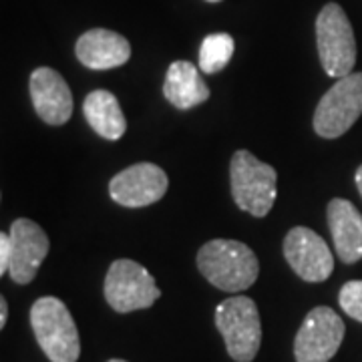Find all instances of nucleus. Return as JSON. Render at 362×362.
Listing matches in <instances>:
<instances>
[{
	"instance_id": "1",
	"label": "nucleus",
	"mask_w": 362,
	"mask_h": 362,
	"mask_svg": "<svg viewBox=\"0 0 362 362\" xmlns=\"http://www.w3.org/2000/svg\"><path fill=\"white\" fill-rule=\"evenodd\" d=\"M197 268L223 292H244L258 280L259 262L250 246L238 240H209L197 252Z\"/></svg>"
},
{
	"instance_id": "2",
	"label": "nucleus",
	"mask_w": 362,
	"mask_h": 362,
	"mask_svg": "<svg viewBox=\"0 0 362 362\" xmlns=\"http://www.w3.org/2000/svg\"><path fill=\"white\" fill-rule=\"evenodd\" d=\"M30 326L40 350L51 362H77L81 356L77 324L63 300L39 298L30 308Z\"/></svg>"
},
{
	"instance_id": "3",
	"label": "nucleus",
	"mask_w": 362,
	"mask_h": 362,
	"mask_svg": "<svg viewBox=\"0 0 362 362\" xmlns=\"http://www.w3.org/2000/svg\"><path fill=\"white\" fill-rule=\"evenodd\" d=\"M235 206L254 218H266L278 195V171L246 149L235 151L230 163Z\"/></svg>"
},
{
	"instance_id": "4",
	"label": "nucleus",
	"mask_w": 362,
	"mask_h": 362,
	"mask_svg": "<svg viewBox=\"0 0 362 362\" xmlns=\"http://www.w3.org/2000/svg\"><path fill=\"white\" fill-rule=\"evenodd\" d=\"M216 326L228 354L235 362H252L262 344V322L256 302L247 296L226 298L216 308Z\"/></svg>"
},
{
	"instance_id": "5",
	"label": "nucleus",
	"mask_w": 362,
	"mask_h": 362,
	"mask_svg": "<svg viewBox=\"0 0 362 362\" xmlns=\"http://www.w3.org/2000/svg\"><path fill=\"white\" fill-rule=\"evenodd\" d=\"M316 45L328 77L342 78L356 63V40L349 16L337 2H328L316 18Z\"/></svg>"
},
{
	"instance_id": "6",
	"label": "nucleus",
	"mask_w": 362,
	"mask_h": 362,
	"mask_svg": "<svg viewBox=\"0 0 362 362\" xmlns=\"http://www.w3.org/2000/svg\"><path fill=\"white\" fill-rule=\"evenodd\" d=\"M107 304L119 314L151 308L161 298L156 278L145 270V266L133 259H115L105 276L103 284Z\"/></svg>"
},
{
	"instance_id": "7",
	"label": "nucleus",
	"mask_w": 362,
	"mask_h": 362,
	"mask_svg": "<svg viewBox=\"0 0 362 362\" xmlns=\"http://www.w3.org/2000/svg\"><path fill=\"white\" fill-rule=\"evenodd\" d=\"M362 115V73L338 78L316 105L312 125L324 139H338Z\"/></svg>"
},
{
	"instance_id": "8",
	"label": "nucleus",
	"mask_w": 362,
	"mask_h": 362,
	"mask_svg": "<svg viewBox=\"0 0 362 362\" xmlns=\"http://www.w3.org/2000/svg\"><path fill=\"white\" fill-rule=\"evenodd\" d=\"M344 322L328 306L312 308L294 338L296 362H330L344 340Z\"/></svg>"
},
{
	"instance_id": "9",
	"label": "nucleus",
	"mask_w": 362,
	"mask_h": 362,
	"mask_svg": "<svg viewBox=\"0 0 362 362\" xmlns=\"http://www.w3.org/2000/svg\"><path fill=\"white\" fill-rule=\"evenodd\" d=\"M284 258L304 282H326L334 272V258L318 233L298 226L286 233Z\"/></svg>"
},
{
	"instance_id": "10",
	"label": "nucleus",
	"mask_w": 362,
	"mask_h": 362,
	"mask_svg": "<svg viewBox=\"0 0 362 362\" xmlns=\"http://www.w3.org/2000/svg\"><path fill=\"white\" fill-rule=\"evenodd\" d=\"M168 173L156 163H135L109 181L111 199L123 207H145L159 202L168 192Z\"/></svg>"
},
{
	"instance_id": "11",
	"label": "nucleus",
	"mask_w": 362,
	"mask_h": 362,
	"mask_svg": "<svg viewBox=\"0 0 362 362\" xmlns=\"http://www.w3.org/2000/svg\"><path fill=\"white\" fill-rule=\"evenodd\" d=\"M11 250L13 256L8 276L13 278V282L25 286L35 280L40 264L51 250V242L37 221L21 218L11 226Z\"/></svg>"
},
{
	"instance_id": "12",
	"label": "nucleus",
	"mask_w": 362,
	"mask_h": 362,
	"mask_svg": "<svg viewBox=\"0 0 362 362\" xmlns=\"http://www.w3.org/2000/svg\"><path fill=\"white\" fill-rule=\"evenodd\" d=\"M28 87L33 107L45 123L61 127L71 119L75 107L73 93L61 73L49 66H39L37 71H33Z\"/></svg>"
},
{
	"instance_id": "13",
	"label": "nucleus",
	"mask_w": 362,
	"mask_h": 362,
	"mask_svg": "<svg viewBox=\"0 0 362 362\" xmlns=\"http://www.w3.org/2000/svg\"><path fill=\"white\" fill-rule=\"evenodd\" d=\"M78 63L90 71H109L125 65L131 57L129 40L115 30L90 28L75 45Z\"/></svg>"
},
{
	"instance_id": "14",
	"label": "nucleus",
	"mask_w": 362,
	"mask_h": 362,
	"mask_svg": "<svg viewBox=\"0 0 362 362\" xmlns=\"http://www.w3.org/2000/svg\"><path fill=\"white\" fill-rule=\"evenodd\" d=\"M328 228L338 258L344 264H356L362 259V216L352 202L342 197L330 199Z\"/></svg>"
},
{
	"instance_id": "15",
	"label": "nucleus",
	"mask_w": 362,
	"mask_h": 362,
	"mask_svg": "<svg viewBox=\"0 0 362 362\" xmlns=\"http://www.w3.org/2000/svg\"><path fill=\"white\" fill-rule=\"evenodd\" d=\"M163 95L169 103L181 111L194 109L197 105L206 103L209 99V87L202 78V73L189 61L171 63L165 73Z\"/></svg>"
},
{
	"instance_id": "16",
	"label": "nucleus",
	"mask_w": 362,
	"mask_h": 362,
	"mask_svg": "<svg viewBox=\"0 0 362 362\" xmlns=\"http://www.w3.org/2000/svg\"><path fill=\"white\" fill-rule=\"evenodd\" d=\"M83 113H85V119H87L90 129L103 139L117 141L127 131V121H125V115L121 111L119 99L111 90H90L85 97Z\"/></svg>"
},
{
	"instance_id": "17",
	"label": "nucleus",
	"mask_w": 362,
	"mask_h": 362,
	"mask_svg": "<svg viewBox=\"0 0 362 362\" xmlns=\"http://www.w3.org/2000/svg\"><path fill=\"white\" fill-rule=\"evenodd\" d=\"M233 51H235V42L232 35L228 33H216V35H207L202 40L199 47V69L202 73L214 75L223 71L228 63L232 61Z\"/></svg>"
},
{
	"instance_id": "18",
	"label": "nucleus",
	"mask_w": 362,
	"mask_h": 362,
	"mask_svg": "<svg viewBox=\"0 0 362 362\" xmlns=\"http://www.w3.org/2000/svg\"><path fill=\"white\" fill-rule=\"evenodd\" d=\"M340 308L349 314L350 318L362 322V280H350L340 288L338 294Z\"/></svg>"
},
{
	"instance_id": "19",
	"label": "nucleus",
	"mask_w": 362,
	"mask_h": 362,
	"mask_svg": "<svg viewBox=\"0 0 362 362\" xmlns=\"http://www.w3.org/2000/svg\"><path fill=\"white\" fill-rule=\"evenodd\" d=\"M11 233H0V274L4 276L11 268Z\"/></svg>"
},
{
	"instance_id": "20",
	"label": "nucleus",
	"mask_w": 362,
	"mask_h": 362,
	"mask_svg": "<svg viewBox=\"0 0 362 362\" xmlns=\"http://www.w3.org/2000/svg\"><path fill=\"white\" fill-rule=\"evenodd\" d=\"M6 320H8V304L4 298H0V328L6 326Z\"/></svg>"
},
{
	"instance_id": "21",
	"label": "nucleus",
	"mask_w": 362,
	"mask_h": 362,
	"mask_svg": "<svg viewBox=\"0 0 362 362\" xmlns=\"http://www.w3.org/2000/svg\"><path fill=\"white\" fill-rule=\"evenodd\" d=\"M354 181H356V187H358V194L362 195V165L356 169V175H354Z\"/></svg>"
},
{
	"instance_id": "22",
	"label": "nucleus",
	"mask_w": 362,
	"mask_h": 362,
	"mask_svg": "<svg viewBox=\"0 0 362 362\" xmlns=\"http://www.w3.org/2000/svg\"><path fill=\"white\" fill-rule=\"evenodd\" d=\"M107 362H127V361H121V358H111V361Z\"/></svg>"
},
{
	"instance_id": "23",
	"label": "nucleus",
	"mask_w": 362,
	"mask_h": 362,
	"mask_svg": "<svg viewBox=\"0 0 362 362\" xmlns=\"http://www.w3.org/2000/svg\"><path fill=\"white\" fill-rule=\"evenodd\" d=\"M206 2H221V0H206Z\"/></svg>"
}]
</instances>
